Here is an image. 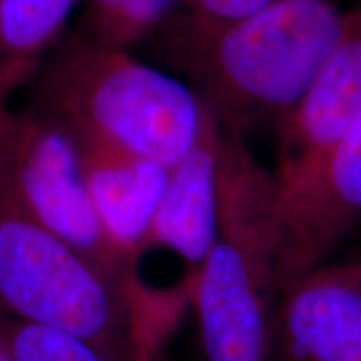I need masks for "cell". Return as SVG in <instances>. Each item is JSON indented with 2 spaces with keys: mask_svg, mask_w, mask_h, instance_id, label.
Listing matches in <instances>:
<instances>
[{
  "mask_svg": "<svg viewBox=\"0 0 361 361\" xmlns=\"http://www.w3.org/2000/svg\"><path fill=\"white\" fill-rule=\"evenodd\" d=\"M345 20L331 0H281L224 22L188 13L173 24L168 51L218 123L245 135L295 106Z\"/></svg>",
  "mask_w": 361,
  "mask_h": 361,
  "instance_id": "obj_2",
  "label": "cell"
},
{
  "mask_svg": "<svg viewBox=\"0 0 361 361\" xmlns=\"http://www.w3.org/2000/svg\"><path fill=\"white\" fill-rule=\"evenodd\" d=\"M0 361H12L11 353H8L6 338H4L2 328H0Z\"/></svg>",
  "mask_w": 361,
  "mask_h": 361,
  "instance_id": "obj_15",
  "label": "cell"
},
{
  "mask_svg": "<svg viewBox=\"0 0 361 361\" xmlns=\"http://www.w3.org/2000/svg\"><path fill=\"white\" fill-rule=\"evenodd\" d=\"M171 298L106 273L47 229L0 164V311L69 333L111 361H157Z\"/></svg>",
  "mask_w": 361,
  "mask_h": 361,
  "instance_id": "obj_1",
  "label": "cell"
},
{
  "mask_svg": "<svg viewBox=\"0 0 361 361\" xmlns=\"http://www.w3.org/2000/svg\"><path fill=\"white\" fill-rule=\"evenodd\" d=\"M361 112V7L346 11L343 32L303 96L274 124L276 178L318 159Z\"/></svg>",
  "mask_w": 361,
  "mask_h": 361,
  "instance_id": "obj_8",
  "label": "cell"
},
{
  "mask_svg": "<svg viewBox=\"0 0 361 361\" xmlns=\"http://www.w3.org/2000/svg\"><path fill=\"white\" fill-rule=\"evenodd\" d=\"M279 233L276 174L221 126L218 233L191 293L206 361H268Z\"/></svg>",
  "mask_w": 361,
  "mask_h": 361,
  "instance_id": "obj_3",
  "label": "cell"
},
{
  "mask_svg": "<svg viewBox=\"0 0 361 361\" xmlns=\"http://www.w3.org/2000/svg\"><path fill=\"white\" fill-rule=\"evenodd\" d=\"M281 233L279 295L361 226V112L331 147L298 173L278 178Z\"/></svg>",
  "mask_w": 361,
  "mask_h": 361,
  "instance_id": "obj_6",
  "label": "cell"
},
{
  "mask_svg": "<svg viewBox=\"0 0 361 361\" xmlns=\"http://www.w3.org/2000/svg\"><path fill=\"white\" fill-rule=\"evenodd\" d=\"M221 124L206 107L196 142L169 168L157 202L149 247H166L192 268L204 261L218 233V173Z\"/></svg>",
  "mask_w": 361,
  "mask_h": 361,
  "instance_id": "obj_10",
  "label": "cell"
},
{
  "mask_svg": "<svg viewBox=\"0 0 361 361\" xmlns=\"http://www.w3.org/2000/svg\"><path fill=\"white\" fill-rule=\"evenodd\" d=\"M186 0H85V29L94 42L126 49L146 37Z\"/></svg>",
  "mask_w": 361,
  "mask_h": 361,
  "instance_id": "obj_12",
  "label": "cell"
},
{
  "mask_svg": "<svg viewBox=\"0 0 361 361\" xmlns=\"http://www.w3.org/2000/svg\"><path fill=\"white\" fill-rule=\"evenodd\" d=\"M66 128L78 146L85 188L107 236L137 263L147 250L149 229L168 183L169 166L133 154L89 130Z\"/></svg>",
  "mask_w": 361,
  "mask_h": 361,
  "instance_id": "obj_9",
  "label": "cell"
},
{
  "mask_svg": "<svg viewBox=\"0 0 361 361\" xmlns=\"http://www.w3.org/2000/svg\"><path fill=\"white\" fill-rule=\"evenodd\" d=\"M281 0H186L188 13L204 20H233L250 16Z\"/></svg>",
  "mask_w": 361,
  "mask_h": 361,
  "instance_id": "obj_14",
  "label": "cell"
},
{
  "mask_svg": "<svg viewBox=\"0 0 361 361\" xmlns=\"http://www.w3.org/2000/svg\"><path fill=\"white\" fill-rule=\"evenodd\" d=\"M0 328L12 361H111L69 333L0 314Z\"/></svg>",
  "mask_w": 361,
  "mask_h": 361,
  "instance_id": "obj_13",
  "label": "cell"
},
{
  "mask_svg": "<svg viewBox=\"0 0 361 361\" xmlns=\"http://www.w3.org/2000/svg\"><path fill=\"white\" fill-rule=\"evenodd\" d=\"M0 164L30 213L80 255L126 283H141L94 209L79 151L51 114L0 107Z\"/></svg>",
  "mask_w": 361,
  "mask_h": 361,
  "instance_id": "obj_5",
  "label": "cell"
},
{
  "mask_svg": "<svg viewBox=\"0 0 361 361\" xmlns=\"http://www.w3.org/2000/svg\"><path fill=\"white\" fill-rule=\"evenodd\" d=\"M268 361H361V256L326 261L279 295Z\"/></svg>",
  "mask_w": 361,
  "mask_h": 361,
  "instance_id": "obj_7",
  "label": "cell"
},
{
  "mask_svg": "<svg viewBox=\"0 0 361 361\" xmlns=\"http://www.w3.org/2000/svg\"><path fill=\"white\" fill-rule=\"evenodd\" d=\"M78 0H0V107L37 71Z\"/></svg>",
  "mask_w": 361,
  "mask_h": 361,
  "instance_id": "obj_11",
  "label": "cell"
},
{
  "mask_svg": "<svg viewBox=\"0 0 361 361\" xmlns=\"http://www.w3.org/2000/svg\"><path fill=\"white\" fill-rule=\"evenodd\" d=\"M42 92L59 123L169 168L196 142L206 114L189 84L89 37L59 51Z\"/></svg>",
  "mask_w": 361,
  "mask_h": 361,
  "instance_id": "obj_4",
  "label": "cell"
}]
</instances>
